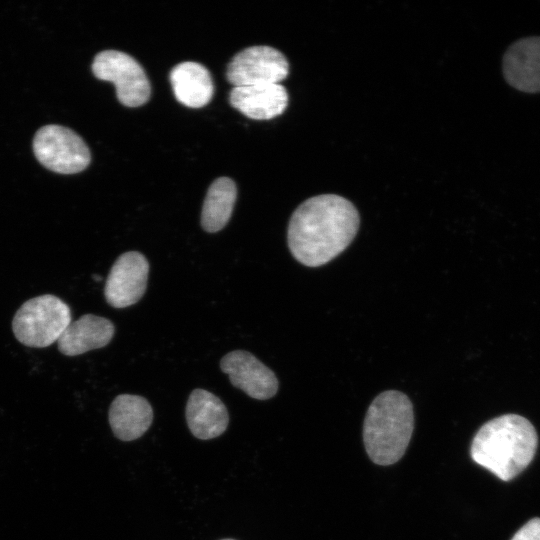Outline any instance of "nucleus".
I'll use <instances>...</instances> for the list:
<instances>
[{"label": "nucleus", "mask_w": 540, "mask_h": 540, "mask_svg": "<svg viewBox=\"0 0 540 540\" xmlns=\"http://www.w3.org/2000/svg\"><path fill=\"white\" fill-rule=\"evenodd\" d=\"M360 224L356 207L336 194L302 202L291 215L287 242L293 257L309 267L326 264L355 238Z\"/></svg>", "instance_id": "nucleus-1"}, {"label": "nucleus", "mask_w": 540, "mask_h": 540, "mask_svg": "<svg viewBox=\"0 0 540 540\" xmlns=\"http://www.w3.org/2000/svg\"><path fill=\"white\" fill-rule=\"evenodd\" d=\"M538 436L531 422L517 414H506L483 424L470 448L474 462L503 481L519 475L533 460Z\"/></svg>", "instance_id": "nucleus-2"}, {"label": "nucleus", "mask_w": 540, "mask_h": 540, "mask_svg": "<svg viewBox=\"0 0 540 540\" xmlns=\"http://www.w3.org/2000/svg\"><path fill=\"white\" fill-rule=\"evenodd\" d=\"M414 429L413 405L402 392L380 393L368 407L363 441L369 458L378 465H391L404 455Z\"/></svg>", "instance_id": "nucleus-3"}, {"label": "nucleus", "mask_w": 540, "mask_h": 540, "mask_svg": "<svg viewBox=\"0 0 540 540\" xmlns=\"http://www.w3.org/2000/svg\"><path fill=\"white\" fill-rule=\"evenodd\" d=\"M71 321L69 306L60 298L46 294L26 301L17 310L12 329L22 344L43 348L57 342Z\"/></svg>", "instance_id": "nucleus-4"}, {"label": "nucleus", "mask_w": 540, "mask_h": 540, "mask_svg": "<svg viewBox=\"0 0 540 540\" xmlns=\"http://www.w3.org/2000/svg\"><path fill=\"white\" fill-rule=\"evenodd\" d=\"M37 160L47 169L60 174L83 171L90 163V151L74 131L60 125L41 127L33 139Z\"/></svg>", "instance_id": "nucleus-5"}, {"label": "nucleus", "mask_w": 540, "mask_h": 540, "mask_svg": "<svg viewBox=\"0 0 540 540\" xmlns=\"http://www.w3.org/2000/svg\"><path fill=\"white\" fill-rule=\"evenodd\" d=\"M92 72L100 80L112 82L118 100L125 106L145 104L151 86L142 66L130 55L117 50L98 53L92 63Z\"/></svg>", "instance_id": "nucleus-6"}, {"label": "nucleus", "mask_w": 540, "mask_h": 540, "mask_svg": "<svg viewBox=\"0 0 540 540\" xmlns=\"http://www.w3.org/2000/svg\"><path fill=\"white\" fill-rule=\"evenodd\" d=\"M289 74L282 52L270 46H252L237 53L227 67L226 77L234 87L280 83Z\"/></svg>", "instance_id": "nucleus-7"}, {"label": "nucleus", "mask_w": 540, "mask_h": 540, "mask_svg": "<svg viewBox=\"0 0 540 540\" xmlns=\"http://www.w3.org/2000/svg\"><path fill=\"white\" fill-rule=\"evenodd\" d=\"M149 263L137 251L120 255L106 279L104 295L114 308H125L138 302L146 291Z\"/></svg>", "instance_id": "nucleus-8"}, {"label": "nucleus", "mask_w": 540, "mask_h": 540, "mask_svg": "<svg viewBox=\"0 0 540 540\" xmlns=\"http://www.w3.org/2000/svg\"><path fill=\"white\" fill-rule=\"evenodd\" d=\"M220 367L228 374L234 387L254 399H269L278 390V380L274 372L250 352L232 351L222 358Z\"/></svg>", "instance_id": "nucleus-9"}, {"label": "nucleus", "mask_w": 540, "mask_h": 540, "mask_svg": "<svg viewBox=\"0 0 540 540\" xmlns=\"http://www.w3.org/2000/svg\"><path fill=\"white\" fill-rule=\"evenodd\" d=\"M503 74L509 85L519 91L540 92V36L519 39L507 49Z\"/></svg>", "instance_id": "nucleus-10"}, {"label": "nucleus", "mask_w": 540, "mask_h": 540, "mask_svg": "<svg viewBox=\"0 0 540 540\" xmlns=\"http://www.w3.org/2000/svg\"><path fill=\"white\" fill-rule=\"evenodd\" d=\"M229 102L251 119L268 120L284 112L288 105V93L280 83L233 87Z\"/></svg>", "instance_id": "nucleus-11"}, {"label": "nucleus", "mask_w": 540, "mask_h": 540, "mask_svg": "<svg viewBox=\"0 0 540 540\" xmlns=\"http://www.w3.org/2000/svg\"><path fill=\"white\" fill-rule=\"evenodd\" d=\"M185 415L191 433L201 440L220 436L229 423V414L224 403L204 389L191 392Z\"/></svg>", "instance_id": "nucleus-12"}, {"label": "nucleus", "mask_w": 540, "mask_h": 540, "mask_svg": "<svg viewBox=\"0 0 540 540\" xmlns=\"http://www.w3.org/2000/svg\"><path fill=\"white\" fill-rule=\"evenodd\" d=\"M114 325L104 317L85 314L71 321L57 341L59 351L76 356L105 347L113 338Z\"/></svg>", "instance_id": "nucleus-13"}, {"label": "nucleus", "mask_w": 540, "mask_h": 540, "mask_svg": "<svg viewBox=\"0 0 540 540\" xmlns=\"http://www.w3.org/2000/svg\"><path fill=\"white\" fill-rule=\"evenodd\" d=\"M152 421V407L139 395H118L110 405L109 424L114 435L122 441L138 439L149 429Z\"/></svg>", "instance_id": "nucleus-14"}, {"label": "nucleus", "mask_w": 540, "mask_h": 540, "mask_svg": "<svg viewBox=\"0 0 540 540\" xmlns=\"http://www.w3.org/2000/svg\"><path fill=\"white\" fill-rule=\"evenodd\" d=\"M170 82L176 99L190 108H200L211 100L214 84L208 69L200 63L186 61L170 72Z\"/></svg>", "instance_id": "nucleus-15"}, {"label": "nucleus", "mask_w": 540, "mask_h": 540, "mask_svg": "<svg viewBox=\"0 0 540 540\" xmlns=\"http://www.w3.org/2000/svg\"><path fill=\"white\" fill-rule=\"evenodd\" d=\"M237 196V188L228 177L216 179L209 187L201 213V225L207 232L221 230L228 223Z\"/></svg>", "instance_id": "nucleus-16"}, {"label": "nucleus", "mask_w": 540, "mask_h": 540, "mask_svg": "<svg viewBox=\"0 0 540 540\" xmlns=\"http://www.w3.org/2000/svg\"><path fill=\"white\" fill-rule=\"evenodd\" d=\"M511 540H540V518H532L524 524Z\"/></svg>", "instance_id": "nucleus-17"}, {"label": "nucleus", "mask_w": 540, "mask_h": 540, "mask_svg": "<svg viewBox=\"0 0 540 540\" xmlns=\"http://www.w3.org/2000/svg\"><path fill=\"white\" fill-rule=\"evenodd\" d=\"M92 277H93V279H94L95 281H100V280H101V277L98 276V275H93Z\"/></svg>", "instance_id": "nucleus-18"}, {"label": "nucleus", "mask_w": 540, "mask_h": 540, "mask_svg": "<svg viewBox=\"0 0 540 540\" xmlns=\"http://www.w3.org/2000/svg\"><path fill=\"white\" fill-rule=\"evenodd\" d=\"M221 540H235V539L225 538V539H221Z\"/></svg>", "instance_id": "nucleus-19"}]
</instances>
